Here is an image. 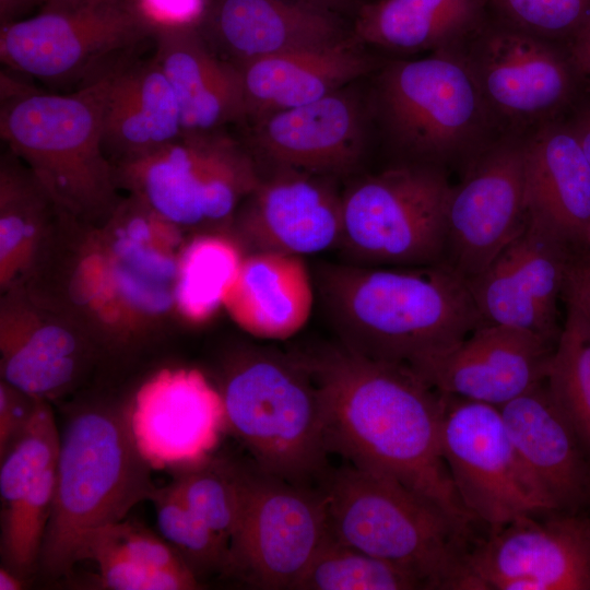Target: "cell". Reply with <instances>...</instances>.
I'll list each match as a JSON object with an SVG mask.
<instances>
[{"mask_svg": "<svg viewBox=\"0 0 590 590\" xmlns=\"http://www.w3.org/2000/svg\"><path fill=\"white\" fill-rule=\"evenodd\" d=\"M181 232L128 194L102 223L66 219L31 287L102 351L133 349L176 314Z\"/></svg>", "mask_w": 590, "mask_h": 590, "instance_id": "cell-1", "label": "cell"}, {"mask_svg": "<svg viewBox=\"0 0 590 590\" xmlns=\"http://www.w3.org/2000/svg\"><path fill=\"white\" fill-rule=\"evenodd\" d=\"M320 390L330 455L396 480L476 527L441 452L442 394L406 366L338 343L302 354Z\"/></svg>", "mask_w": 590, "mask_h": 590, "instance_id": "cell-2", "label": "cell"}, {"mask_svg": "<svg viewBox=\"0 0 590 590\" xmlns=\"http://www.w3.org/2000/svg\"><path fill=\"white\" fill-rule=\"evenodd\" d=\"M316 284L341 345L416 374L484 324L467 281L442 264L322 263Z\"/></svg>", "mask_w": 590, "mask_h": 590, "instance_id": "cell-3", "label": "cell"}, {"mask_svg": "<svg viewBox=\"0 0 590 590\" xmlns=\"http://www.w3.org/2000/svg\"><path fill=\"white\" fill-rule=\"evenodd\" d=\"M140 450L130 403L92 400L72 406L60 430L52 507L38 568L68 575L91 532L126 519L155 491Z\"/></svg>", "mask_w": 590, "mask_h": 590, "instance_id": "cell-4", "label": "cell"}, {"mask_svg": "<svg viewBox=\"0 0 590 590\" xmlns=\"http://www.w3.org/2000/svg\"><path fill=\"white\" fill-rule=\"evenodd\" d=\"M10 73L1 72L0 84V134L7 149L66 216L83 224L104 222L121 200L115 165L103 145L109 73L64 93L42 91Z\"/></svg>", "mask_w": 590, "mask_h": 590, "instance_id": "cell-5", "label": "cell"}, {"mask_svg": "<svg viewBox=\"0 0 590 590\" xmlns=\"http://www.w3.org/2000/svg\"><path fill=\"white\" fill-rule=\"evenodd\" d=\"M331 539L412 573L425 590H459L476 529L396 480L350 463L319 481Z\"/></svg>", "mask_w": 590, "mask_h": 590, "instance_id": "cell-6", "label": "cell"}, {"mask_svg": "<svg viewBox=\"0 0 590 590\" xmlns=\"http://www.w3.org/2000/svg\"><path fill=\"white\" fill-rule=\"evenodd\" d=\"M219 390L226 427L262 471L309 485L330 456L317 381L302 354L247 347L224 364Z\"/></svg>", "mask_w": 590, "mask_h": 590, "instance_id": "cell-7", "label": "cell"}, {"mask_svg": "<svg viewBox=\"0 0 590 590\" xmlns=\"http://www.w3.org/2000/svg\"><path fill=\"white\" fill-rule=\"evenodd\" d=\"M378 110L406 163L462 169L502 131L460 50L388 63Z\"/></svg>", "mask_w": 590, "mask_h": 590, "instance_id": "cell-8", "label": "cell"}, {"mask_svg": "<svg viewBox=\"0 0 590 590\" xmlns=\"http://www.w3.org/2000/svg\"><path fill=\"white\" fill-rule=\"evenodd\" d=\"M153 37L130 0H47L1 25L0 59L16 74L73 92L139 57Z\"/></svg>", "mask_w": 590, "mask_h": 590, "instance_id": "cell-9", "label": "cell"}, {"mask_svg": "<svg viewBox=\"0 0 590 590\" xmlns=\"http://www.w3.org/2000/svg\"><path fill=\"white\" fill-rule=\"evenodd\" d=\"M120 189L188 231L229 227L262 175L253 155L221 130L182 134L115 164Z\"/></svg>", "mask_w": 590, "mask_h": 590, "instance_id": "cell-10", "label": "cell"}, {"mask_svg": "<svg viewBox=\"0 0 590 590\" xmlns=\"http://www.w3.org/2000/svg\"><path fill=\"white\" fill-rule=\"evenodd\" d=\"M450 190L446 169L406 162L357 181L342 194L339 247L359 266L442 264Z\"/></svg>", "mask_w": 590, "mask_h": 590, "instance_id": "cell-11", "label": "cell"}, {"mask_svg": "<svg viewBox=\"0 0 590 590\" xmlns=\"http://www.w3.org/2000/svg\"><path fill=\"white\" fill-rule=\"evenodd\" d=\"M459 50L502 132L559 119L585 92L567 47L496 20Z\"/></svg>", "mask_w": 590, "mask_h": 590, "instance_id": "cell-12", "label": "cell"}, {"mask_svg": "<svg viewBox=\"0 0 590 590\" xmlns=\"http://www.w3.org/2000/svg\"><path fill=\"white\" fill-rule=\"evenodd\" d=\"M328 538L318 488L244 464L241 505L223 573L264 590L292 589Z\"/></svg>", "mask_w": 590, "mask_h": 590, "instance_id": "cell-13", "label": "cell"}, {"mask_svg": "<svg viewBox=\"0 0 590 590\" xmlns=\"http://www.w3.org/2000/svg\"><path fill=\"white\" fill-rule=\"evenodd\" d=\"M441 394L442 458L475 524L493 530L554 511L515 449L498 406Z\"/></svg>", "mask_w": 590, "mask_h": 590, "instance_id": "cell-14", "label": "cell"}, {"mask_svg": "<svg viewBox=\"0 0 590 590\" xmlns=\"http://www.w3.org/2000/svg\"><path fill=\"white\" fill-rule=\"evenodd\" d=\"M459 590H590V512L544 511L484 530Z\"/></svg>", "mask_w": 590, "mask_h": 590, "instance_id": "cell-15", "label": "cell"}, {"mask_svg": "<svg viewBox=\"0 0 590 590\" xmlns=\"http://www.w3.org/2000/svg\"><path fill=\"white\" fill-rule=\"evenodd\" d=\"M526 133L505 131L463 168L448 198L442 266L467 282L527 225Z\"/></svg>", "mask_w": 590, "mask_h": 590, "instance_id": "cell-16", "label": "cell"}, {"mask_svg": "<svg viewBox=\"0 0 590 590\" xmlns=\"http://www.w3.org/2000/svg\"><path fill=\"white\" fill-rule=\"evenodd\" d=\"M1 294V380L49 402L73 390L102 352L99 345L26 283Z\"/></svg>", "mask_w": 590, "mask_h": 590, "instance_id": "cell-17", "label": "cell"}, {"mask_svg": "<svg viewBox=\"0 0 590 590\" xmlns=\"http://www.w3.org/2000/svg\"><path fill=\"white\" fill-rule=\"evenodd\" d=\"M527 221L516 236L468 286L484 323L535 333L556 344L557 304L579 258Z\"/></svg>", "mask_w": 590, "mask_h": 590, "instance_id": "cell-18", "label": "cell"}, {"mask_svg": "<svg viewBox=\"0 0 590 590\" xmlns=\"http://www.w3.org/2000/svg\"><path fill=\"white\" fill-rule=\"evenodd\" d=\"M261 178L231 223L247 252L316 255L339 247L342 196L326 176L275 169Z\"/></svg>", "mask_w": 590, "mask_h": 590, "instance_id": "cell-19", "label": "cell"}, {"mask_svg": "<svg viewBox=\"0 0 590 590\" xmlns=\"http://www.w3.org/2000/svg\"><path fill=\"white\" fill-rule=\"evenodd\" d=\"M130 411L138 446L151 464L203 461L226 427L220 390L198 369L161 370L139 389Z\"/></svg>", "mask_w": 590, "mask_h": 590, "instance_id": "cell-20", "label": "cell"}, {"mask_svg": "<svg viewBox=\"0 0 590 590\" xmlns=\"http://www.w3.org/2000/svg\"><path fill=\"white\" fill-rule=\"evenodd\" d=\"M555 344L484 323L417 375L440 393L500 406L545 379Z\"/></svg>", "mask_w": 590, "mask_h": 590, "instance_id": "cell-21", "label": "cell"}, {"mask_svg": "<svg viewBox=\"0 0 590 590\" xmlns=\"http://www.w3.org/2000/svg\"><path fill=\"white\" fill-rule=\"evenodd\" d=\"M341 90L255 120L253 150L275 169L328 177L352 168L363 152L364 117Z\"/></svg>", "mask_w": 590, "mask_h": 590, "instance_id": "cell-22", "label": "cell"}, {"mask_svg": "<svg viewBox=\"0 0 590 590\" xmlns=\"http://www.w3.org/2000/svg\"><path fill=\"white\" fill-rule=\"evenodd\" d=\"M524 196L530 223L576 255H588L590 165L563 118L526 133Z\"/></svg>", "mask_w": 590, "mask_h": 590, "instance_id": "cell-23", "label": "cell"}, {"mask_svg": "<svg viewBox=\"0 0 590 590\" xmlns=\"http://www.w3.org/2000/svg\"><path fill=\"white\" fill-rule=\"evenodd\" d=\"M198 28L236 67L346 37L332 9L307 0H208Z\"/></svg>", "mask_w": 590, "mask_h": 590, "instance_id": "cell-24", "label": "cell"}, {"mask_svg": "<svg viewBox=\"0 0 590 590\" xmlns=\"http://www.w3.org/2000/svg\"><path fill=\"white\" fill-rule=\"evenodd\" d=\"M510 440L554 511H590V462L545 381L498 406Z\"/></svg>", "mask_w": 590, "mask_h": 590, "instance_id": "cell-25", "label": "cell"}, {"mask_svg": "<svg viewBox=\"0 0 590 590\" xmlns=\"http://www.w3.org/2000/svg\"><path fill=\"white\" fill-rule=\"evenodd\" d=\"M374 60L355 38L302 47L248 61L239 67L244 118L305 105L341 90L366 74Z\"/></svg>", "mask_w": 590, "mask_h": 590, "instance_id": "cell-26", "label": "cell"}, {"mask_svg": "<svg viewBox=\"0 0 590 590\" xmlns=\"http://www.w3.org/2000/svg\"><path fill=\"white\" fill-rule=\"evenodd\" d=\"M153 45L177 99L184 134L220 131L244 119L239 70L209 46L198 27L155 31Z\"/></svg>", "mask_w": 590, "mask_h": 590, "instance_id": "cell-27", "label": "cell"}, {"mask_svg": "<svg viewBox=\"0 0 590 590\" xmlns=\"http://www.w3.org/2000/svg\"><path fill=\"white\" fill-rule=\"evenodd\" d=\"M182 134L177 99L153 56L133 58L108 74L103 145L114 165Z\"/></svg>", "mask_w": 590, "mask_h": 590, "instance_id": "cell-28", "label": "cell"}, {"mask_svg": "<svg viewBox=\"0 0 590 590\" xmlns=\"http://www.w3.org/2000/svg\"><path fill=\"white\" fill-rule=\"evenodd\" d=\"M314 286L303 257L270 251L246 255L223 308L250 335L286 340L308 321Z\"/></svg>", "mask_w": 590, "mask_h": 590, "instance_id": "cell-29", "label": "cell"}, {"mask_svg": "<svg viewBox=\"0 0 590 590\" xmlns=\"http://www.w3.org/2000/svg\"><path fill=\"white\" fill-rule=\"evenodd\" d=\"M486 9V0H376L359 10L355 39L396 52L458 50Z\"/></svg>", "mask_w": 590, "mask_h": 590, "instance_id": "cell-30", "label": "cell"}, {"mask_svg": "<svg viewBox=\"0 0 590 590\" xmlns=\"http://www.w3.org/2000/svg\"><path fill=\"white\" fill-rule=\"evenodd\" d=\"M66 215L31 169L8 149L0 161V288L28 282Z\"/></svg>", "mask_w": 590, "mask_h": 590, "instance_id": "cell-31", "label": "cell"}, {"mask_svg": "<svg viewBox=\"0 0 590 590\" xmlns=\"http://www.w3.org/2000/svg\"><path fill=\"white\" fill-rule=\"evenodd\" d=\"M199 232L181 248L175 282L176 315L193 326L223 307L248 253L229 227Z\"/></svg>", "mask_w": 590, "mask_h": 590, "instance_id": "cell-32", "label": "cell"}, {"mask_svg": "<svg viewBox=\"0 0 590 590\" xmlns=\"http://www.w3.org/2000/svg\"><path fill=\"white\" fill-rule=\"evenodd\" d=\"M565 300L566 318L544 381L590 462V320L571 298Z\"/></svg>", "mask_w": 590, "mask_h": 590, "instance_id": "cell-33", "label": "cell"}, {"mask_svg": "<svg viewBox=\"0 0 590 590\" xmlns=\"http://www.w3.org/2000/svg\"><path fill=\"white\" fill-rule=\"evenodd\" d=\"M423 583L406 569L328 538L292 590H415Z\"/></svg>", "mask_w": 590, "mask_h": 590, "instance_id": "cell-34", "label": "cell"}, {"mask_svg": "<svg viewBox=\"0 0 590 590\" xmlns=\"http://www.w3.org/2000/svg\"><path fill=\"white\" fill-rule=\"evenodd\" d=\"M243 471L241 463L209 457L174 468L169 483L227 547L240 511Z\"/></svg>", "mask_w": 590, "mask_h": 590, "instance_id": "cell-35", "label": "cell"}, {"mask_svg": "<svg viewBox=\"0 0 590 590\" xmlns=\"http://www.w3.org/2000/svg\"><path fill=\"white\" fill-rule=\"evenodd\" d=\"M150 499L155 506L161 535L194 575L199 578L223 573L227 545L185 504L173 486L156 487Z\"/></svg>", "mask_w": 590, "mask_h": 590, "instance_id": "cell-36", "label": "cell"}, {"mask_svg": "<svg viewBox=\"0 0 590 590\" xmlns=\"http://www.w3.org/2000/svg\"><path fill=\"white\" fill-rule=\"evenodd\" d=\"M495 20L568 47L590 19V0H486Z\"/></svg>", "mask_w": 590, "mask_h": 590, "instance_id": "cell-37", "label": "cell"}, {"mask_svg": "<svg viewBox=\"0 0 590 590\" xmlns=\"http://www.w3.org/2000/svg\"><path fill=\"white\" fill-rule=\"evenodd\" d=\"M92 560L98 569L99 585L110 590H190L199 588V578L192 573L157 570L125 557L96 532L81 542L75 563Z\"/></svg>", "mask_w": 590, "mask_h": 590, "instance_id": "cell-38", "label": "cell"}, {"mask_svg": "<svg viewBox=\"0 0 590 590\" xmlns=\"http://www.w3.org/2000/svg\"><path fill=\"white\" fill-rule=\"evenodd\" d=\"M93 532L137 564L157 570L194 574L164 539L137 523L123 519Z\"/></svg>", "mask_w": 590, "mask_h": 590, "instance_id": "cell-39", "label": "cell"}, {"mask_svg": "<svg viewBox=\"0 0 590 590\" xmlns=\"http://www.w3.org/2000/svg\"><path fill=\"white\" fill-rule=\"evenodd\" d=\"M153 31L198 27L208 0H132Z\"/></svg>", "mask_w": 590, "mask_h": 590, "instance_id": "cell-40", "label": "cell"}, {"mask_svg": "<svg viewBox=\"0 0 590 590\" xmlns=\"http://www.w3.org/2000/svg\"><path fill=\"white\" fill-rule=\"evenodd\" d=\"M10 384L0 382V457L31 420L38 401Z\"/></svg>", "mask_w": 590, "mask_h": 590, "instance_id": "cell-41", "label": "cell"}, {"mask_svg": "<svg viewBox=\"0 0 590 590\" xmlns=\"http://www.w3.org/2000/svg\"><path fill=\"white\" fill-rule=\"evenodd\" d=\"M564 120L576 135L590 165V94L583 93Z\"/></svg>", "mask_w": 590, "mask_h": 590, "instance_id": "cell-42", "label": "cell"}, {"mask_svg": "<svg viewBox=\"0 0 590 590\" xmlns=\"http://www.w3.org/2000/svg\"><path fill=\"white\" fill-rule=\"evenodd\" d=\"M578 72L590 78V19L567 47Z\"/></svg>", "mask_w": 590, "mask_h": 590, "instance_id": "cell-43", "label": "cell"}, {"mask_svg": "<svg viewBox=\"0 0 590 590\" xmlns=\"http://www.w3.org/2000/svg\"><path fill=\"white\" fill-rule=\"evenodd\" d=\"M47 0H0V23L7 25L23 20Z\"/></svg>", "mask_w": 590, "mask_h": 590, "instance_id": "cell-44", "label": "cell"}, {"mask_svg": "<svg viewBox=\"0 0 590 590\" xmlns=\"http://www.w3.org/2000/svg\"><path fill=\"white\" fill-rule=\"evenodd\" d=\"M23 588L22 577L11 569L1 567L0 569V589L1 590H19Z\"/></svg>", "mask_w": 590, "mask_h": 590, "instance_id": "cell-45", "label": "cell"}, {"mask_svg": "<svg viewBox=\"0 0 590 590\" xmlns=\"http://www.w3.org/2000/svg\"><path fill=\"white\" fill-rule=\"evenodd\" d=\"M307 1L332 9L333 5H335V3H338L339 0H307Z\"/></svg>", "mask_w": 590, "mask_h": 590, "instance_id": "cell-46", "label": "cell"}, {"mask_svg": "<svg viewBox=\"0 0 590 590\" xmlns=\"http://www.w3.org/2000/svg\"><path fill=\"white\" fill-rule=\"evenodd\" d=\"M586 246H587V250H588V253H589V257H590V225H589V228H588V232H587Z\"/></svg>", "mask_w": 590, "mask_h": 590, "instance_id": "cell-47", "label": "cell"}, {"mask_svg": "<svg viewBox=\"0 0 590 590\" xmlns=\"http://www.w3.org/2000/svg\"><path fill=\"white\" fill-rule=\"evenodd\" d=\"M132 2V0H130Z\"/></svg>", "mask_w": 590, "mask_h": 590, "instance_id": "cell-48", "label": "cell"}, {"mask_svg": "<svg viewBox=\"0 0 590 590\" xmlns=\"http://www.w3.org/2000/svg\"><path fill=\"white\" fill-rule=\"evenodd\" d=\"M590 512V511H589Z\"/></svg>", "mask_w": 590, "mask_h": 590, "instance_id": "cell-49", "label": "cell"}]
</instances>
